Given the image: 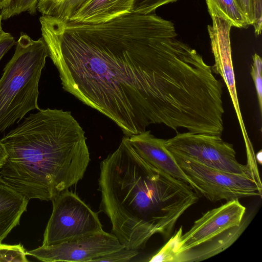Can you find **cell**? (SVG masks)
Instances as JSON below:
<instances>
[{"label": "cell", "instance_id": "44dd1931", "mask_svg": "<svg viewBox=\"0 0 262 262\" xmlns=\"http://www.w3.org/2000/svg\"><path fill=\"white\" fill-rule=\"evenodd\" d=\"M262 61L261 57L257 54L253 56V63L251 67V75L253 78L260 112H262Z\"/></svg>", "mask_w": 262, "mask_h": 262}, {"label": "cell", "instance_id": "4316f807", "mask_svg": "<svg viewBox=\"0 0 262 262\" xmlns=\"http://www.w3.org/2000/svg\"><path fill=\"white\" fill-rule=\"evenodd\" d=\"M12 0H0V10L6 8L11 3Z\"/></svg>", "mask_w": 262, "mask_h": 262}, {"label": "cell", "instance_id": "3957f363", "mask_svg": "<svg viewBox=\"0 0 262 262\" xmlns=\"http://www.w3.org/2000/svg\"><path fill=\"white\" fill-rule=\"evenodd\" d=\"M99 186L102 211L125 247L138 250L159 233L172 199L168 175L143 159L129 137L101 162Z\"/></svg>", "mask_w": 262, "mask_h": 262}, {"label": "cell", "instance_id": "7c38bea8", "mask_svg": "<svg viewBox=\"0 0 262 262\" xmlns=\"http://www.w3.org/2000/svg\"><path fill=\"white\" fill-rule=\"evenodd\" d=\"M135 0H90L70 17L76 22L99 24L132 12Z\"/></svg>", "mask_w": 262, "mask_h": 262}, {"label": "cell", "instance_id": "ffe728a7", "mask_svg": "<svg viewBox=\"0 0 262 262\" xmlns=\"http://www.w3.org/2000/svg\"><path fill=\"white\" fill-rule=\"evenodd\" d=\"M138 251L124 247L113 252L100 256L92 261L126 262L128 261L138 254Z\"/></svg>", "mask_w": 262, "mask_h": 262}, {"label": "cell", "instance_id": "4fadbf2b", "mask_svg": "<svg viewBox=\"0 0 262 262\" xmlns=\"http://www.w3.org/2000/svg\"><path fill=\"white\" fill-rule=\"evenodd\" d=\"M29 201L0 176V244L19 225Z\"/></svg>", "mask_w": 262, "mask_h": 262}, {"label": "cell", "instance_id": "e0dca14e", "mask_svg": "<svg viewBox=\"0 0 262 262\" xmlns=\"http://www.w3.org/2000/svg\"><path fill=\"white\" fill-rule=\"evenodd\" d=\"M39 0H12L10 4L1 10L2 19H7L23 12H28L34 15L37 12Z\"/></svg>", "mask_w": 262, "mask_h": 262}, {"label": "cell", "instance_id": "83f0119b", "mask_svg": "<svg viewBox=\"0 0 262 262\" xmlns=\"http://www.w3.org/2000/svg\"><path fill=\"white\" fill-rule=\"evenodd\" d=\"M255 159H256L258 162H259L260 164L261 163V151L260 150L259 152L257 153L256 156H255Z\"/></svg>", "mask_w": 262, "mask_h": 262}, {"label": "cell", "instance_id": "2e32d148", "mask_svg": "<svg viewBox=\"0 0 262 262\" xmlns=\"http://www.w3.org/2000/svg\"><path fill=\"white\" fill-rule=\"evenodd\" d=\"M231 25L232 27L247 28L250 25L235 0H206Z\"/></svg>", "mask_w": 262, "mask_h": 262}, {"label": "cell", "instance_id": "cb8c5ba5", "mask_svg": "<svg viewBox=\"0 0 262 262\" xmlns=\"http://www.w3.org/2000/svg\"><path fill=\"white\" fill-rule=\"evenodd\" d=\"M15 43L14 38L10 33L4 31L0 35V60Z\"/></svg>", "mask_w": 262, "mask_h": 262}, {"label": "cell", "instance_id": "5b68a950", "mask_svg": "<svg viewBox=\"0 0 262 262\" xmlns=\"http://www.w3.org/2000/svg\"><path fill=\"white\" fill-rule=\"evenodd\" d=\"M52 202L53 210L42 245L72 241L104 231L97 213L73 192L63 191Z\"/></svg>", "mask_w": 262, "mask_h": 262}, {"label": "cell", "instance_id": "f1b7e54d", "mask_svg": "<svg viewBox=\"0 0 262 262\" xmlns=\"http://www.w3.org/2000/svg\"><path fill=\"white\" fill-rule=\"evenodd\" d=\"M2 18L1 17V13H0V35L4 32V31L3 30V29H2Z\"/></svg>", "mask_w": 262, "mask_h": 262}, {"label": "cell", "instance_id": "277c9868", "mask_svg": "<svg viewBox=\"0 0 262 262\" xmlns=\"http://www.w3.org/2000/svg\"><path fill=\"white\" fill-rule=\"evenodd\" d=\"M48 56L42 37L35 40L21 33L14 54L0 79V133L29 112L40 109L39 82Z\"/></svg>", "mask_w": 262, "mask_h": 262}, {"label": "cell", "instance_id": "484cf974", "mask_svg": "<svg viewBox=\"0 0 262 262\" xmlns=\"http://www.w3.org/2000/svg\"><path fill=\"white\" fill-rule=\"evenodd\" d=\"M8 157L6 149L0 140V169L7 161Z\"/></svg>", "mask_w": 262, "mask_h": 262}, {"label": "cell", "instance_id": "6da1fadb", "mask_svg": "<svg viewBox=\"0 0 262 262\" xmlns=\"http://www.w3.org/2000/svg\"><path fill=\"white\" fill-rule=\"evenodd\" d=\"M39 21L62 88L125 136L152 124L176 132L185 123L199 96L201 69L171 21L155 12L99 24L43 15Z\"/></svg>", "mask_w": 262, "mask_h": 262}, {"label": "cell", "instance_id": "603a6c76", "mask_svg": "<svg viewBox=\"0 0 262 262\" xmlns=\"http://www.w3.org/2000/svg\"><path fill=\"white\" fill-rule=\"evenodd\" d=\"M255 33L257 36L261 34L262 22V0H252Z\"/></svg>", "mask_w": 262, "mask_h": 262}, {"label": "cell", "instance_id": "9c48e42d", "mask_svg": "<svg viewBox=\"0 0 262 262\" xmlns=\"http://www.w3.org/2000/svg\"><path fill=\"white\" fill-rule=\"evenodd\" d=\"M246 207L234 200L208 210L194 222L189 231L182 234L178 241L176 255L202 244L233 227L241 225Z\"/></svg>", "mask_w": 262, "mask_h": 262}, {"label": "cell", "instance_id": "5bb4252c", "mask_svg": "<svg viewBox=\"0 0 262 262\" xmlns=\"http://www.w3.org/2000/svg\"><path fill=\"white\" fill-rule=\"evenodd\" d=\"M248 221L231 228L196 247L178 254L174 262L200 261L215 256L231 246L245 230Z\"/></svg>", "mask_w": 262, "mask_h": 262}, {"label": "cell", "instance_id": "30bf717a", "mask_svg": "<svg viewBox=\"0 0 262 262\" xmlns=\"http://www.w3.org/2000/svg\"><path fill=\"white\" fill-rule=\"evenodd\" d=\"M206 3L212 23V25L208 26L211 49L215 61L212 68L213 72L222 77L227 86L243 137L246 138L248 134L239 105L231 57L230 31L232 26L210 3Z\"/></svg>", "mask_w": 262, "mask_h": 262}, {"label": "cell", "instance_id": "ba28073f", "mask_svg": "<svg viewBox=\"0 0 262 262\" xmlns=\"http://www.w3.org/2000/svg\"><path fill=\"white\" fill-rule=\"evenodd\" d=\"M124 247L115 235L103 231L72 241L42 245L26 253L45 262H92L96 258Z\"/></svg>", "mask_w": 262, "mask_h": 262}, {"label": "cell", "instance_id": "8992f818", "mask_svg": "<svg viewBox=\"0 0 262 262\" xmlns=\"http://www.w3.org/2000/svg\"><path fill=\"white\" fill-rule=\"evenodd\" d=\"M164 144L170 151L212 168L251 177L261 183L258 172L248 164L239 163L233 145L223 140L221 136L189 132L177 133L175 136L164 139Z\"/></svg>", "mask_w": 262, "mask_h": 262}, {"label": "cell", "instance_id": "d4e9b609", "mask_svg": "<svg viewBox=\"0 0 262 262\" xmlns=\"http://www.w3.org/2000/svg\"><path fill=\"white\" fill-rule=\"evenodd\" d=\"M235 1L247 18L250 26L252 25L254 21V16L252 0Z\"/></svg>", "mask_w": 262, "mask_h": 262}, {"label": "cell", "instance_id": "7a4b0ae2", "mask_svg": "<svg viewBox=\"0 0 262 262\" xmlns=\"http://www.w3.org/2000/svg\"><path fill=\"white\" fill-rule=\"evenodd\" d=\"M38 111L0 140L8 155L0 174L29 200L49 201L83 178L90 157L85 132L70 112Z\"/></svg>", "mask_w": 262, "mask_h": 262}, {"label": "cell", "instance_id": "ac0fdd59", "mask_svg": "<svg viewBox=\"0 0 262 262\" xmlns=\"http://www.w3.org/2000/svg\"><path fill=\"white\" fill-rule=\"evenodd\" d=\"M182 227L172 236L168 242L149 260L150 262H173L178 241L182 234Z\"/></svg>", "mask_w": 262, "mask_h": 262}, {"label": "cell", "instance_id": "7402d4cb", "mask_svg": "<svg viewBox=\"0 0 262 262\" xmlns=\"http://www.w3.org/2000/svg\"><path fill=\"white\" fill-rule=\"evenodd\" d=\"M178 0H135L132 12L148 14L155 12L159 7Z\"/></svg>", "mask_w": 262, "mask_h": 262}, {"label": "cell", "instance_id": "9a60e30c", "mask_svg": "<svg viewBox=\"0 0 262 262\" xmlns=\"http://www.w3.org/2000/svg\"><path fill=\"white\" fill-rule=\"evenodd\" d=\"M90 0H39L37 10L42 15L69 19Z\"/></svg>", "mask_w": 262, "mask_h": 262}, {"label": "cell", "instance_id": "52a82bcc", "mask_svg": "<svg viewBox=\"0 0 262 262\" xmlns=\"http://www.w3.org/2000/svg\"><path fill=\"white\" fill-rule=\"evenodd\" d=\"M178 165L196 186L197 191L212 202H227L261 196V183L253 178L224 171L170 151Z\"/></svg>", "mask_w": 262, "mask_h": 262}, {"label": "cell", "instance_id": "d6986e66", "mask_svg": "<svg viewBox=\"0 0 262 262\" xmlns=\"http://www.w3.org/2000/svg\"><path fill=\"white\" fill-rule=\"evenodd\" d=\"M26 256V251L20 244H0V262H28Z\"/></svg>", "mask_w": 262, "mask_h": 262}, {"label": "cell", "instance_id": "8fae6325", "mask_svg": "<svg viewBox=\"0 0 262 262\" xmlns=\"http://www.w3.org/2000/svg\"><path fill=\"white\" fill-rule=\"evenodd\" d=\"M136 152L152 166L190 185L197 192L196 186L177 163L164 144V139L156 137L150 130L129 137Z\"/></svg>", "mask_w": 262, "mask_h": 262}]
</instances>
